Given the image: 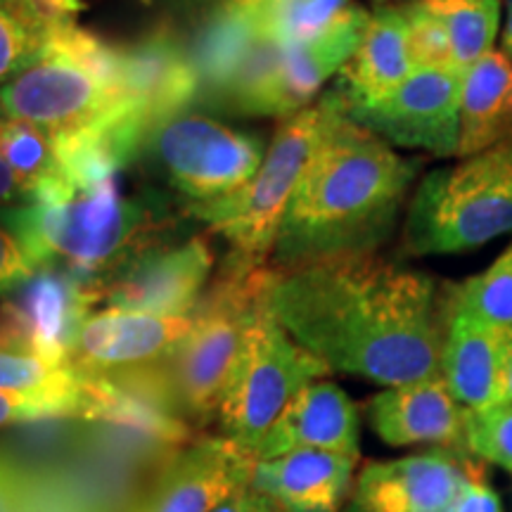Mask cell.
<instances>
[{"label":"cell","instance_id":"obj_1","mask_svg":"<svg viewBox=\"0 0 512 512\" xmlns=\"http://www.w3.org/2000/svg\"><path fill=\"white\" fill-rule=\"evenodd\" d=\"M266 309L337 373L384 387L439 375L444 297L432 275L373 254L273 268Z\"/></svg>","mask_w":512,"mask_h":512},{"label":"cell","instance_id":"obj_2","mask_svg":"<svg viewBox=\"0 0 512 512\" xmlns=\"http://www.w3.org/2000/svg\"><path fill=\"white\" fill-rule=\"evenodd\" d=\"M320 143L294 190L275 238L278 268L373 254L396 226L420 162L406 159L349 119L335 86Z\"/></svg>","mask_w":512,"mask_h":512},{"label":"cell","instance_id":"obj_3","mask_svg":"<svg viewBox=\"0 0 512 512\" xmlns=\"http://www.w3.org/2000/svg\"><path fill=\"white\" fill-rule=\"evenodd\" d=\"M159 200L124 197L117 178L76 188L55 202H27L0 209V223L15 235L29 264L67 268L86 283L152 247L155 228L164 221Z\"/></svg>","mask_w":512,"mask_h":512},{"label":"cell","instance_id":"obj_4","mask_svg":"<svg viewBox=\"0 0 512 512\" xmlns=\"http://www.w3.org/2000/svg\"><path fill=\"white\" fill-rule=\"evenodd\" d=\"M505 233H512V140L422 178L403 247L413 256L460 254Z\"/></svg>","mask_w":512,"mask_h":512},{"label":"cell","instance_id":"obj_5","mask_svg":"<svg viewBox=\"0 0 512 512\" xmlns=\"http://www.w3.org/2000/svg\"><path fill=\"white\" fill-rule=\"evenodd\" d=\"M271 271L226 261L192 311L190 335L164 361L171 392L190 422H209L219 415L249 325L264 304Z\"/></svg>","mask_w":512,"mask_h":512},{"label":"cell","instance_id":"obj_6","mask_svg":"<svg viewBox=\"0 0 512 512\" xmlns=\"http://www.w3.org/2000/svg\"><path fill=\"white\" fill-rule=\"evenodd\" d=\"M332 110L330 91L316 105L287 117L268 145L264 164L240 190L211 202H192L188 214L230 242L228 261L266 266L294 190L320 143Z\"/></svg>","mask_w":512,"mask_h":512},{"label":"cell","instance_id":"obj_7","mask_svg":"<svg viewBox=\"0 0 512 512\" xmlns=\"http://www.w3.org/2000/svg\"><path fill=\"white\" fill-rule=\"evenodd\" d=\"M330 373L320 358L271 316L266 302L249 325L240 358L219 408L228 439L256 451L306 384Z\"/></svg>","mask_w":512,"mask_h":512},{"label":"cell","instance_id":"obj_8","mask_svg":"<svg viewBox=\"0 0 512 512\" xmlns=\"http://www.w3.org/2000/svg\"><path fill=\"white\" fill-rule=\"evenodd\" d=\"M368 24L370 15L356 5L335 31L306 46L283 50L264 43L221 105L259 117H292L302 112L323 83L347 67L361 48Z\"/></svg>","mask_w":512,"mask_h":512},{"label":"cell","instance_id":"obj_9","mask_svg":"<svg viewBox=\"0 0 512 512\" xmlns=\"http://www.w3.org/2000/svg\"><path fill=\"white\" fill-rule=\"evenodd\" d=\"M145 150L174 188L192 202H211L240 190L264 164L266 145L254 133L238 131L195 112L166 119Z\"/></svg>","mask_w":512,"mask_h":512},{"label":"cell","instance_id":"obj_10","mask_svg":"<svg viewBox=\"0 0 512 512\" xmlns=\"http://www.w3.org/2000/svg\"><path fill=\"white\" fill-rule=\"evenodd\" d=\"M124 102L60 43L0 86V112L53 138L74 136L110 119Z\"/></svg>","mask_w":512,"mask_h":512},{"label":"cell","instance_id":"obj_11","mask_svg":"<svg viewBox=\"0 0 512 512\" xmlns=\"http://www.w3.org/2000/svg\"><path fill=\"white\" fill-rule=\"evenodd\" d=\"M463 74L458 69H415L399 88L368 105H351L344 98L347 114L384 143L453 157L458 155Z\"/></svg>","mask_w":512,"mask_h":512},{"label":"cell","instance_id":"obj_12","mask_svg":"<svg viewBox=\"0 0 512 512\" xmlns=\"http://www.w3.org/2000/svg\"><path fill=\"white\" fill-rule=\"evenodd\" d=\"M79 418L174 451L188 446L192 437V422L178 408L164 361L121 373L81 375Z\"/></svg>","mask_w":512,"mask_h":512},{"label":"cell","instance_id":"obj_13","mask_svg":"<svg viewBox=\"0 0 512 512\" xmlns=\"http://www.w3.org/2000/svg\"><path fill=\"white\" fill-rule=\"evenodd\" d=\"M214 252L202 238L185 245H152L107 273L95 283L98 302L110 309L152 313V316H190L200 304Z\"/></svg>","mask_w":512,"mask_h":512},{"label":"cell","instance_id":"obj_14","mask_svg":"<svg viewBox=\"0 0 512 512\" xmlns=\"http://www.w3.org/2000/svg\"><path fill=\"white\" fill-rule=\"evenodd\" d=\"M475 467L463 448L375 460L358 472L349 512H451Z\"/></svg>","mask_w":512,"mask_h":512},{"label":"cell","instance_id":"obj_15","mask_svg":"<svg viewBox=\"0 0 512 512\" xmlns=\"http://www.w3.org/2000/svg\"><path fill=\"white\" fill-rule=\"evenodd\" d=\"M256 463L249 448L228 437L190 441L166 460L133 512H211L249 489Z\"/></svg>","mask_w":512,"mask_h":512},{"label":"cell","instance_id":"obj_16","mask_svg":"<svg viewBox=\"0 0 512 512\" xmlns=\"http://www.w3.org/2000/svg\"><path fill=\"white\" fill-rule=\"evenodd\" d=\"M119 62L126 112L150 136L200 95L190 50L171 27H159L119 48Z\"/></svg>","mask_w":512,"mask_h":512},{"label":"cell","instance_id":"obj_17","mask_svg":"<svg viewBox=\"0 0 512 512\" xmlns=\"http://www.w3.org/2000/svg\"><path fill=\"white\" fill-rule=\"evenodd\" d=\"M17 297L0 306V323L27 339L55 366H69L76 337L88 311L98 304L93 283L67 268H41L19 287Z\"/></svg>","mask_w":512,"mask_h":512},{"label":"cell","instance_id":"obj_18","mask_svg":"<svg viewBox=\"0 0 512 512\" xmlns=\"http://www.w3.org/2000/svg\"><path fill=\"white\" fill-rule=\"evenodd\" d=\"M192 323V313L178 318L124 309L93 313L81 325L69 366L81 375L155 366L174 354L190 335Z\"/></svg>","mask_w":512,"mask_h":512},{"label":"cell","instance_id":"obj_19","mask_svg":"<svg viewBox=\"0 0 512 512\" xmlns=\"http://www.w3.org/2000/svg\"><path fill=\"white\" fill-rule=\"evenodd\" d=\"M512 330L496 328L444 299V342L439 375L467 411H486L505 399V361Z\"/></svg>","mask_w":512,"mask_h":512},{"label":"cell","instance_id":"obj_20","mask_svg":"<svg viewBox=\"0 0 512 512\" xmlns=\"http://www.w3.org/2000/svg\"><path fill=\"white\" fill-rule=\"evenodd\" d=\"M368 420L389 446L465 448L467 408L451 394L441 375L375 394L368 401Z\"/></svg>","mask_w":512,"mask_h":512},{"label":"cell","instance_id":"obj_21","mask_svg":"<svg viewBox=\"0 0 512 512\" xmlns=\"http://www.w3.org/2000/svg\"><path fill=\"white\" fill-rule=\"evenodd\" d=\"M361 422L354 401L335 382L316 380L294 396L287 411L256 446L259 460L285 456L290 451H330L358 458Z\"/></svg>","mask_w":512,"mask_h":512},{"label":"cell","instance_id":"obj_22","mask_svg":"<svg viewBox=\"0 0 512 512\" xmlns=\"http://www.w3.org/2000/svg\"><path fill=\"white\" fill-rule=\"evenodd\" d=\"M358 458L330 451H290L259 460L249 489L259 491L287 512H339L351 496Z\"/></svg>","mask_w":512,"mask_h":512},{"label":"cell","instance_id":"obj_23","mask_svg":"<svg viewBox=\"0 0 512 512\" xmlns=\"http://www.w3.org/2000/svg\"><path fill=\"white\" fill-rule=\"evenodd\" d=\"M413 72L406 12L380 8L370 15L361 48L342 69L337 88L351 105H368L399 88Z\"/></svg>","mask_w":512,"mask_h":512},{"label":"cell","instance_id":"obj_24","mask_svg":"<svg viewBox=\"0 0 512 512\" xmlns=\"http://www.w3.org/2000/svg\"><path fill=\"white\" fill-rule=\"evenodd\" d=\"M512 140V62L505 53L491 50L463 74L460 91L458 157Z\"/></svg>","mask_w":512,"mask_h":512},{"label":"cell","instance_id":"obj_25","mask_svg":"<svg viewBox=\"0 0 512 512\" xmlns=\"http://www.w3.org/2000/svg\"><path fill=\"white\" fill-rule=\"evenodd\" d=\"M261 46L264 43L256 31L254 8L221 3L204 22L190 50L200 93L204 91L209 100L223 102Z\"/></svg>","mask_w":512,"mask_h":512},{"label":"cell","instance_id":"obj_26","mask_svg":"<svg viewBox=\"0 0 512 512\" xmlns=\"http://www.w3.org/2000/svg\"><path fill=\"white\" fill-rule=\"evenodd\" d=\"M0 392L46 403L60 418H79L81 375L72 366L50 363L5 323H0Z\"/></svg>","mask_w":512,"mask_h":512},{"label":"cell","instance_id":"obj_27","mask_svg":"<svg viewBox=\"0 0 512 512\" xmlns=\"http://www.w3.org/2000/svg\"><path fill=\"white\" fill-rule=\"evenodd\" d=\"M351 0H264L254 5L261 43L299 48L328 36L351 15Z\"/></svg>","mask_w":512,"mask_h":512},{"label":"cell","instance_id":"obj_28","mask_svg":"<svg viewBox=\"0 0 512 512\" xmlns=\"http://www.w3.org/2000/svg\"><path fill=\"white\" fill-rule=\"evenodd\" d=\"M0 155L27 202L38 192L64 183L53 136L34 124L10 117L0 119Z\"/></svg>","mask_w":512,"mask_h":512},{"label":"cell","instance_id":"obj_29","mask_svg":"<svg viewBox=\"0 0 512 512\" xmlns=\"http://www.w3.org/2000/svg\"><path fill=\"white\" fill-rule=\"evenodd\" d=\"M444 22L453 62L467 72L494 48L501 27V0H422Z\"/></svg>","mask_w":512,"mask_h":512},{"label":"cell","instance_id":"obj_30","mask_svg":"<svg viewBox=\"0 0 512 512\" xmlns=\"http://www.w3.org/2000/svg\"><path fill=\"white\" fill-rule=\"evenodd\" d=\"M446 304L496 328L512 330V245L486 271L448 287Z\"/></svg>","mask_w":512,"mask_h":512},{"label":"cell","instance_id":"obj_31","mask_svg":"<svg viewBox=\"0 0 512 512\" xmlns=\"http://www.w3.org/2000/svg\"><path fill=\"white\" fill-rule=\"evenodd\" d=\"M53 36L27 0H0V86L46 53Z\"/></svg>","mask_w":512,"mask_h":512},{"label":"cell","instance_id":"obj_32","mask_svg":"<svg viewBox=\"0 0 512 512\" xmlns=\"http://www.w3.org/2000/svg\"><path fill=\"white\" fill-rule=\"evenodd\" d=\"M465 451L512 475V403L467 411Z\"/></svg>","mask_w":512,"mask_h":512},{"label":"cell","instance_id":"obj_33","mask_svg":"<svg viewBox=\"0 0 512 512\" xmlns=\"http://www.w3.org/2000/svg\"><path fill=\"white\" fill-rule=\"evenodd\" d=\"M408 22V48L415 69H456L444 22L422 0L403 5ZM460 72V69H458Z\"/></svg>","mask_w":512,"mask_h":512},{"label":"cell","instance_id":"obj_34","mask_svg":"<svg viewBox=\"0 0 512 512\" xmlns=\"http://www.w3.org/2000/svg\"><path fill=\"white\" fill-rule=\"evenodd\" d=\"M34 273L36 268L29 264L15 235L0 223V294L19 290Z\"/></svg>","mask_w":512,"mask_h":512},{"label":"cell","instance_id":"obj_35","mask_svg":"<svg viewBox=\"0 0 512 512\" xmlns=\"http://www.w3.org/2000/svg\"><path fill=\"white\" fill-rule=\"evenodd\" d=\"M451 512H503L501 498H498L494 486L486 482L482 467L479 465L465 482Z\"/></svg>","mask_w":512,"mask_h":512},{"label":"cell","instance_id":"obj_36","mask_svg":"<svg viewBox=\"0 0 512 512\" xmlns=\"http://www.w3.org/2000/svg\"><path fill=\"white\" fill-rule=\"evenodd\" d=\"M60 418L46 403L27 399V396L0 392V427L19 425V422H36Z\"/></svg>","mask_w":512,"mask_h":512},{"label":"cell","instance_id":"obj_37","mask_svg":"<svg viewBox=\"0 0 512 512\" xmlns=\"http://www.w3.org/2000/svg\"><path fill=\"white\" fill-rule=\"evenodd\" d=\"M27 3L55 34L76 24V17L83 10L81 0H27Z\"/></svg>","mask_w":512,"mask_h":512},{"label":"cell","instance_id":"obj_38","mask_svg":"<svg viewBox=\"0 0 512 512\" xmlns=\"http://www.w3.org/2000/svg\"><path fill=\"white\" fill-rule=\"evenodd\" d=\"M211 512H287L280 508L278 503L271 501V498L259 494L254 489H245L240 494H235L228 501H223L219 508H214Z\"/></svg>","mask_w":512,"mask_h":512},{"label":"cell","instance_id":"obj_39","mask_svg":"<svg viewBox=\"0 0 512 512\" xmlns=\"http://www.w3.org/2000/svg\"><path fill=\"white\" fill-rule=\"evenodd\" d=\"M3 117H5V114L0 112V119H3ZM19 204H27V197H24V192L19 190L15 176H12L8 164H5L3 155H0V209H3V207H19Z\"/></svg>","mask_w":512,"mask_h":512},{"label":"cell","instance_id":"obj_40","mask_svg":"<svg viewBox=\"0 0 512 512\" xmlns=\"http://www.w3.org/2000/svg\"><path fill=\"white\" fill-rule=\"evenodd\" d=\"M503 50L512 57V0L508 5V22H505V31H503Z\"/></svg>","mask_w":512,"mask_h":512},{"label":"cell","instance_id":"obj_41","mask_svg":"<svg viewBox=\"0 0 512 512\" xmlns=\"http://www.w3.org/2000/svg\"><path fill=\"white\" fill-rule=\"evenodd\" d=\"M505 399L512 403V344L508 351V361H505Z\"/></svg>","mask_w":512,"mask_h":512},{"label":"cell","instance_id":"obj_42","mask_svg":"<svg viewBox=\"0 0 512 512\" xmlns=\"http://www.w3.org/2000/svg\"><path fill=\"white\" fill-rule=\"evenodd\" d=\"M221 3L233 5V8H254V5L264 3V0H221Z\"/></svg>","mask_w":512,"mask_h":512},{"label":"cell","instance_id":"obj_43","mask_svg":"<svg viewBox=\"0 0 512 512\" xmlns=\"http://www.w3.org/2000/svg\"><path fill=\"white\" fill-rule=\"evenodd\" d=\"M171 3H190V0H171Z\"/></svg>","mask_w":512,"mask_h":512},{"label":"cell","instance_id":"obj_44","mask_svg":"<svg viewBox=\"0 0 512 512\" xmlns=\"http://www.w3.org/2000/svg\"><path fill=\"white\" fill-rule=\"evenodd\" d=\"M375 3H387V0H375Z\"/></svg>","mask_w":512,"mask_h":512}]
</instances>
